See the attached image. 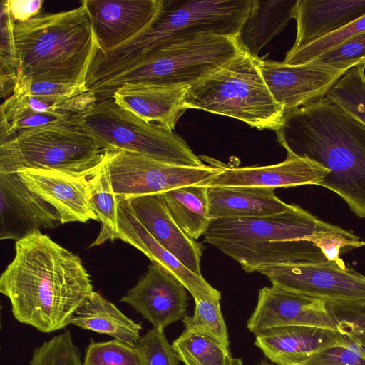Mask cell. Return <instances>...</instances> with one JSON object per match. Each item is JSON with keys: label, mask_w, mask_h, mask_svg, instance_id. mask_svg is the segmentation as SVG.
I'll use <instances>...</instances> for the list:
<instances>
[{"label": "cell", "mask_w": 365, "mask_h": 365, "mask_svg": "<svg viewBox=\"0 0 365 365\" xmlns=\"http://www.w3.org/2000/svg\"><path fill=\"white\" fill-rule=\"evenodd\" d=\"M0 292L18 322L51 333L70 324L93 289L80 257L37 230L16 241Z\"/></svg>", "instance_id": "cell-1"}, {"label": "cell", "mask_w": 365, "mask_h": 365, "mask_svg": "<svg viewBox=\"0 0 365 365\" xmlns=\"http://www.w3.org/2000/svg\"><path fill=\"white\" fill-rule=\"evenodd\" d=\"M275 132L287 155L310 159L328 169L319 186L365 217V124L324 97L284 113Z\"/></svg>", "instance_id": "cell-2"}, {"label": "cell", "mask_w": 365, "mask_h": 365, "mask_svg": "<svg viewBox=\"0 0 365 365\" xmlns=\"http://www.w3.org/2000/svg\"><path fill=\"white\" fill-rule=\"evenodd\" d=\"M19 82L86 83L100 46L86 7L15 22Z\"/></svg>", "instance_id": "cell-3"}, {"label": "cell", "mask_w": 365, "mask_h": 365, "mask_svg": "<svg viewBox=\"0 0 365 365\" xmlns=\"http://www.w3.org/2000/svg\"><path fill=\"white\" fill-rule=\"evenodd\" d=\"M253 0H162L150 26L121 46L98 51L87 82L99 84L142 62L156 50L202 33L236 36Z\"/></svg>", "instance_id": "cell-4"}, {"label": "cell", "mask_w": 365, "mask_h": 365, "mask_svg": "<svg viewBox=\"0 0 365 365\" xmlns=\"http://www.w3.org/2000/svg\"><path fill=\"white\" fill-rule=\"evenodd\" d=\"M330 225L292 205L287 212L266 217L212 220L203 235L251 273L261 266L314 261L318 252L308 239Z\"/></svg>", "instance_id": "cell-5"}, {"label": "cell", "mask_w": 365, "mask_h": 365, "mask_svg": "<svg viewBox=\"0 0 365 365\" xmlns=\"http://www.w3.org/2000/svg\"><path fill=\"white\" fill-rule=\"evenodd\" d=\"M256 59L241 52L190 86L186 108L231 117L257 129L277 130L284 111L269 91Z\"/></svg>", "instance_id": "cell-6"}, {"label": "cell", "mask_w": 365, "mask_h": 365, "mask_svg": "<svg viewBox=\"0 0 365 365\" xmlns=\"http://www.w3.org/2000/svg\"><path fill=\"white\" fill-rule=\"evenodd\" d=\"M235 36L202 33L162 47L133 68L90 88L97 102L125 83L190 86L241 53Z\"/></svg>", "instance_id": "cell-7"}, {"label": "cell", "mask_w": 365, "mask_h": 365, "mask_svg": "<svg viewBox=\"0 0 365 365\" xmlns=\"http://www.w3.org/2000/svg\"><path fill=\"white\" fill-rule=\"evenodd\" d=\"M74 120L103 150H126L178 165H205L180 136L160 125L143 120L113 98L97 102L74 114Z\"/></svg>", "instance_id": "cell-8"}, {"label": "cell", "mask_w": 365, "mask_h": 365, "mask_svg": "<svg viewBox=\"0 0 365 365\" xmlns=\"http://www.w3.org/2000/svg\"><path fill=\"white\" fill-rule=\"evenodd\" d=\"M103 152L74 120L25 131L0 145V173L40 169L91 176Z\"/></svg>", "instance_id": "cell-9"}, {"label": "cell", "mask_w": 365, "mask_h": 365, "mask_svg": "<svg viewBox=\"0 0 365 365\" xmlns=\"http://www.w3.org/2000/svg\"><path fill=\"white\" fill-rule=\"evenodd\" d=\"M103 158L117 200L198 184L221 170L212 163L199 167L182 166L123 150L106 149Z\"/></svg>", "instance_id": "cell-10"}, {"label": "cell", "mask_w": 365, "mask_h": 365, "mask_svg": "<svg viewBox=\"0 0 365 365\" xmlns=\"http://www.w3.org/2000/svg\"><path fill=\"white\" fill-rule=\"evenodd\" d=\"M272 284L328 303L365 302V276L343 261L261 266Z\"/></svg>", "instance_id": "cell-11"}, {"label": "cell", "mask_w": 365, "mask_h": 365, "mask_svg": "<svg viewBox=\"0 0 365 365\" xmlns=\"http://www.w3.org/2000/svg\"><path fill=\"white\" fill-rule=\"evenodd\" d=\"M256 61L269 91L284 113L322 100L348 71L312 62L292 65L259 58Z\"/></svg>", "instance_id": "cell-12"}, {"label": "cell", "mask_w": 365, "mask_h": 365, "mask_svg": "<svg viewBox=\"0 0 365 365\" xmlns=\"http://www.w3.org/2000/svg\"><path fill=\"white\" fill-rule=\"evenodd\" d=\"M311 326L336 330L337 322L328 303L277 284L259 291L255 309L247 322L255 335L284 326Z\"/></svg>", "instance_id": "cell-13"}, {"label": "cell", "mask_w": 365, "mask_h": 365, "mask_svg": "<svg viewBox=\"0 0 365 365\" xmlns=\"http://www.w3.org/2000/svg\"><path fill=\"white\" fill-rule=\"evenodd\" d=\"M100 51L107 53L133 40L152 24L162 0H83Z\"/></svg>", "instance_id": "cell-14"}, {"label": "cell", "mask_w": 365, "mask_h": 365, "mask_svg": "<svg viewBox=\"0 0 365 365\" xmlns=\"http://www.w3.org/2000/svg\"><path fill=\"white\" fill-rule=\"evenodd\" d=\"M205 161L221 170L198 185L206 187L251 186L267 188L289 187L306 185H319L329 170L310 159L287 155L279 163L265 166L235 168L210 157Z\"/></svg>", "instance_id": "cell-15"}, {"label": "cell", "mask_w": 365, "mask_h": 365, "mask_svg": "<svg viewBox=\"0 0 365 365\" xmlns=\"http://www.w3.org/2000/svg\"><path fill=\"white\" fill-rule=\"evenodd\" d=\"M187 291L176 277L152 262L146 274L120 301L132 307L153 328L164 330L186 316Z\"/></svg>", "instance_id": "cell-16"}, {"label": "cell", "mask_w": 365, "mask_h": 365, "mask_svg": "<svg viewBox=\"0 0 365 365\" xmlns=\"http://www.w3.org/2000/svg\"><path fill=\"white\" fill-rule=\"evenodd\" d=\"M61 224L56 209L31 191L17 173H0V239L20 240Z\"/></svg>", "instance_id": "cell-17"}, {"label": "cell", "mask_w": 365, "mask_h": 365, "mask_svg": "<svg viewBox=\"0 0 365 365\" xmlns=\"http://www.w3.org/2000/svg\"><path fill=\"white\" fill-rule=\"evenodd\" d=\"M16 173L31 191L56 209L61 224L98 221L90 205L89 175L40 169Z\"/></svg>", "instance_id": "cell-18"}, {"label": "cell", "mask_w": 365, "mask_h": 365, "mask_svg": "<svg viewBox=\"0 0 365 365\" xmlns=\"http://www.w3.org/2000/svg\"><path fill=\"white\" fill-rule=\"evenodd\" d=\"M118 201V236L176 277L194 299L205 297L221 299V292L212 287L202 277L185 267L148 232L135 216L129 200Z\"/></svg>", "instance_id": "cell-19"}, {"label": "cell", "mask_w": 365, "mask_h": 365, "mask_svg": "<svg viewBox=\"0 0 365 365\" xmlns=\"http://www.w3.org/2000/svg\"><path fill=\"white\" fill-rule=\"evenodd\" d=\"M133 212L148 232L192 272L202 275L203 245L186 235L170 215L163 193L129 200Z\"/></svg>", "instance_id": "cell-20"}, {"label": "cell", "mask_w": 365, "mask_h": 365, "mask_svg": "<svg viewBox=\"0 0 365 365\" xmlns=\"http://www.w3.org/2000/svg\"><path fill=\"white\" fill-rule=\"evenodd\" d=\"M346 339L335 330L311 326H284L255 334V345L278 365H300L312 354Z\"/></svg>", "instance_id": "cell-21"}, {"label": "cell", "mask_w": 365, "mask_h": 365, "mask_svg": "<svg viewBox=\"0 0 365 365\" xmlns=\"http://www.w3.org/2000/svg\"><path fill=\"white\" fill-rule=\"evenodd\" d=\"M189 87L125 83L115 91L113 98L143 120L173 131L187 109L185 98Z\"/></svg>", "instance_id": "cell-22"}, {"label": "cell", "mask_w": 365, "mask_h": 365, "mask_svg": "<svg viewBox=\"0 0 365 365\" xmlns=\"http://www.w3.org/2000/svg\"><path fill=\"white\" fill-rule=\"evenodd\" d=\"M365 15V0H297L296 51Z\"/></svg>", "instance_id": "cell-23"}, {"label": "cell", "mask_w": 365, "mask_h": 365, "mask_svg": "<svg viewBox=\"0 0 365 365\" xmlns=\"http://www.w3.org/2000/svg\"><path fill=\"white\" fill-rule=\"evenodd\" d=\"M211 220L262 217L282 213L292 205L282 201L273 188L251 186L207 187Z\"/></svg>", "instance_id": "cell-24"}, {"label": "cell", "mask_w": 365, "mask_h": 365, "mask_svg": "<svg viewBox=\"0 0 365 365\" xmlns=\"http://www.w3.org/2000/svg\"><path fill=\"white\" fill-rule=\"evenodd\" d=\"M297 0H253L235 36L242 52L258 58L260 51L294 19Z\"/></svg>", "instance_id": "cell-25"}, {"label": "cell", "mask_w": 365, "mask_h": 365, "mask_svg": "<svg viewBox=\"0 0 365 365\" xmlns=\"http://www.w3.org/2000/svg\"><path fill=\"white\" fill-rule=\"evenodd\" d=\"M70 324L108 335L133 346L141 338V324L128 317L113 303L94 291L75 312Z\"/></svg>", "instance_id": "cell-26"}, {"label": "cell", "mask_w": 365, "mask_h": 365, "mask_svg": "<svg viewBox=\"0 0 365 365\" xmlns=\"http://www.w3.org/2000/svg\"><path fill=\"white\" fill-rule=\"evenodd\" d=\"M207 190L206 186L195 184L163 193L173 219L186 235L195 240L204 235L212 220Z\"/></svg>", "instance_id": "cell-27"}, {"label": "cell", "mask_w": 365, "mask_h": 365, "mask_svg": "<svg viewBox=\"0 0 365 365\" xmlns=\"http://www.w3.org/2000/svg\"><path fill=\"white\" fill-rule=\"evenodd\" d=\"M90 205L101 224L99 234L89 247L98 246L106 241L119 239L118 201L103 156L96 172L89 177Z\"/></svg>", "instance_id": "cell-28"}, {"label": "cell", "mask_w": 365, "mask_h": 365, "mask_svg": "<svg viewBox=\"0 0 365 365\" xmlns=\"http://www.w3.org/2000/svg\"><path fill=\"white\" fill-rule=\"evenodd\" d=\"M185 365H230L229 348L201 333L184 331L171 344Z\"/></svg>", "instance_id": "cell-29"}, {"label": "cell", "mask_w": 365, "mask_h": 365, "mask_svg": "<svg viewBox=\"0 0 365 365\" xmlns=\"http://www.w3.org/2000/svg\"><path fill=\"white\" fill-rule=\"evenodd\" d=\"M325 97L365 124V63L346 72Z\"/></svg>", "instance_id": "cell-30"}, {"label": "cell", "mask_w": 365, "mask_h": 365, "mask_svg": "<svg viewBox=\"0 0 365 365\" xmlns=\"http://www.w3.org/2000/svg\"><path fill=\"white\" fill-rule=\"evenodd\" d=\"M195 312L183 318L185 330L207 335L230 348V341L220 307V298L195 299Z\"/></svg>", "instance_id": "cell-31"}, {"label": "cell", "mask_w": 365, "mask_h": 365, "mask_svg": "<svg viewBox=\"0 0 365 365\" xmlns=\"http://www.w3.org/2000/svg\"><path fill=\"white\" fill-rule=\"evenodd\" d=\"M83 365H142L135 346L117 339L91 342L85 351Z\"/></svg>", "instance_id": "cell-32"}, {"label": "cell", "mask_w": 365, "mask_h": 365, "mask_svg": "<svg viewBox=\"0 0 365 365\" xmlns=\"http://www.w3.org/2000/svg\"><path fill=\"white\" fill-rule=\"evenodd\" d=\"M29 365H83L71 333L65 330L36 347Z\"/></svg>", "instance_id": "cell-33"}, {"label": "cell", "mask_w": 365, "mask_h": 365, "mask_svg": "<svg viewBox=\"0 0 365 365\" xmlns=\"http://www.w3.org/2000/svg\"><path fill=\"white\" fill-rule=\"evenodd\" d=\"M363 31H365V15L299 49L289 50L283 62L292 65L307 63Z\"/></svg>", "instance_id": "cell-34"}, {"label": "cell", "mask_w": 365, "mask_h": 365, "mask_svg": "<svg viewBox=\"0 0 365 365\" xmlns=\"http://www.w3.org/2000/svg\"><path fill=\"white\" fill-rule=\"evenodd\" d=\"M339 70L349 71L365 63V31L308 61Z\"/></svg>", "instance_id": "cell-35"}, {"label": "cell", "mask_w": 365, "mask_h": 365, "mask_svg": "<svg viewBox=\"0 0 365 365\" xmlns=\"http://www.w3.org/2000/svg\"><path fill=\"white\" fill-rule=\"evenodd\" d=\"M328 305L336 320L337 331L365 349V302Z\"/></svg>", "instance_id": "cell-36"}, {"label": "cell", "mask_w": 365, "mask_h": 365, "mask_svg": "<svg viewBox=\"0 0 365 365\" xmlns=\"http://www.w3.org/2000/svg\"><path fill=\"white\" fill-rule=\"evenodd\" d=\"M308 241L320 250L327 260L332 262L342 261L339 256L341 248L365 245V240L360 237L331 224L327 229L317 231Z\"/></svg>", "instance_id": "cell-37"}, {"label": "cell", "mask_w": 365, "mask_h": 365, "mask_svg": "<svg viewBox=\"0 0 365 365\" xmlns=\"http://www.w3.org/2000/svg\"><path fill=\"white\" fill-rule=\"evenodd\" d=\"M135 347L140 355L142 365H179V360L163 329L153 327L149 329Z\"/></svg>", "instance_id": "cell-38"}, {"label": "cell", "mask_w": 365, "mask_h": 365, "mask_svg": "<svg viewBox=\"0 0 365 365\" xmlns=\"http://www.w3.org/2000/svg\"><path fill=\"white\" fill-rule=\"evenodd\" d=\"M300 365H365V349L347 339L317 351Z\"/></svg>", "instance_id": "cell-39"}, {"label": "cell", "mask_w": 365, "mask_h": 365, "mask_svg": "<svg viewBox=\"0 0 365 365\" xmlns=\"http://www.w3.org/2000/svg\"><path fill=\"white\" fill-rule=\"evenodd\" d=\"M0 6V72L17 76L18 60L14 31L15 21L7 0H3Z\"/></svg>", "instance_id": "cell-40"}, {"label": "cell", "mask_w": 365, "mask_h": 365, "mask_svg": "<svg viewBox=\"0 0 365 365\" xmlns=\"http://www.w3.org/2000/svg\"><path fill=\"white\" fill-rule=\"evenodd\" d=\"M88 91L86 83L77 85L49 81H16L14 92L31 96L71 97Z\"/></svg>", "instance_id": "cell-41"}, {"label": "cell", "mask_w": 365, "mask_h": 365, "mask_svg": "<svg viewBox=\"0 0 365 365\" xmlns=\"http://www.w3.org/2000/svg\"><path fill=\"white\" fill-rule=\"evenodd\" d=\"M15 22H24L40 14L43 0H7Z\"/></svg>", "instance_id": "cell-42"}, {"label": "cell", "mask_w": 365, "mask_h": 365, "mask_svg": "<svg viewBox=\"0 0 365 365\" xmlns=\"http://www.w3.org/2000/svg\"><path fill=\"white\" fill-rule=\"evenodd\" d=\"M17 80L16 75H12L0 72V96L7 99L14 90Z\"/></svg>", "instance_id": "cell-43"}, {"label": "cell", "mask_w": 365, "mask_h": 365, "mask_svg": "<svg viewBox=\"0 0 365 365\" xmlns=\"http://www.w3.org/2000/svg\"><path fill=\"white\" fill-rule=\"evenodd\" d=\"M230 365H243V363L239 358H232Z\"/></svg>", "instance_id": "cell-44"}, {"label": "cell", "mask_w": 365, "mask_h": 365, "mask_svg": "<svg viewBox=\"0 0 365 365\" xmlns=\"http://www.w3.org/2000/svg\"><path fill=\"white\" fill-rule=\"evenodd\" d=\"M258 365H272V364H269L267 361H262L260 362V364H259Z\"/></svg>", "instance_id": "cell-45"}]
</instances>
